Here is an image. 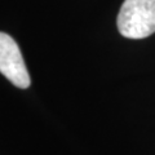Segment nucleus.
<instances>
[{
    "mask_svg": "<svg viewBox=\"0 0 155 155\" xmlns=\"http://www.w3.org/2000/svg\"><path fill=\"white\" fill-rule=\"evenodd\" d=\"M0 72L18 88L30 87V75L18 44L5 32H0Z\"/></svg>",
    "mask_w": 155,
    "mask_h": 155,
    "instance_id": "obj_2",
    "label": "nucleus"
},
{
    "mask_svg": "<svg viewBox=\"0 0 155 155\" xmlns=\"http://www.w3.org/2000/svg\"><path fill=\"white\" fill-rule=\"evenodd\" d=\"M116 25L124 38L150 36L155 32V0H124Z\"/></svg>",
    "mask_w": 155,
    "mask_h": 155,
    "instance_id": "obj_1",
    "label": "nucleus"
}]
</instances>
